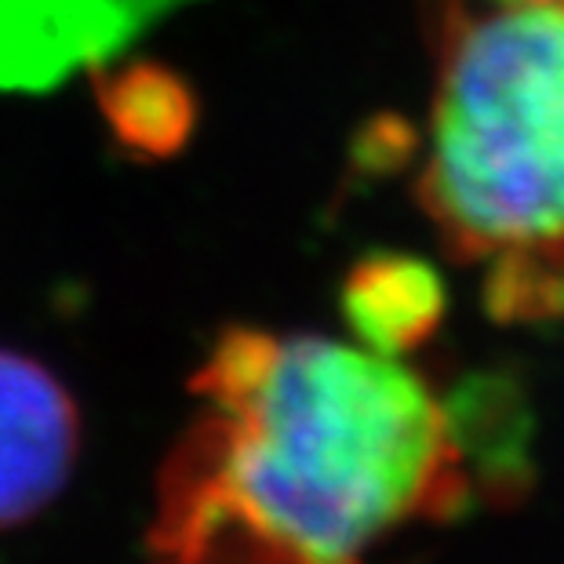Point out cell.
Masks as SVG:
<instances>
[{
    "label": "cell",
    "mask_w": 564,
    "mask_h": 564,
    "mask_svg": "<svg viewBox=\"0 0 564 564\" xmlns=\"http://www.w3.org/2000/svg\"><path fill=\"white\" fill-rule=\"evenodd\" d=\"M189 390L197 415L147 532L153 564H361L470 491L444 401L361 343L234 324Z\"/></svg>",
    "instance_id": "1"
},
{
    "label": "cell",
    "mask_w": 564,
    "mask_h": 564,
    "mask_svg": "<svg viewBox=\"0 0 564 564\" xmlns=\"http://www.w3.org/2000/svg\"><path fill=\"white\" fill-rule=\"evenodd\" d=\"M415 200L491 317L564 321V4L437 0Z\"/></svg>",
    "instance_id": "2"
},
{
    "label": "cell",
    "mask_w": 564,
    "mask_h": 564,
    "mask_svg": "<svg viewBox=\"0 0 564 564\" xmlns=\"http://www.w3.org/2000/svg\"><path fill=\"white\" fill-rule=\"evenodd\" d=\"M80 452V412L52 368L0 350V528L33 521L63 496Z\"/></svg>",
    "instance_id": "3"
},
{
    "label": "cell",
    "mask_w": 564,
    "mask_h": 564,
    "mask_svg": "<svg viewBox=\"0 0 564 564\" xmlns=\"http://www.w3.org/2000/svg\"><path fill=\"white\" fill-rule=\"evenodd\" d=\"M339 306L357 343L382 357H404L437 332L448 295L426 259L368 251L346 273Z\"/></svg>",
    "instance_id": "4"
},
{
    "label": "cell",
    "mask_w": 564,
    "mask_h": 564,
    "mask_svg": "<svg viewBox=\"0 0 564 564\" xmlns=\"http://www.w3.org/2000/svg\"><path fill=\"white\" fill-rule=\"evenodd\" d=\"M95 106L128 158L167 161L197 128V99L186 77L153 58H102L88 66Z\"/></svg>",
    "instance_id": "5"
},
{
    "label": "cell",
    "mask_w": 564,
    "mask_h": 564,
    "mask_svg": "<svg viewBox=\"0 0 564 564\" xmlns=\"http://www.w3.org/2000/svg\"><path fill=\"white\" fill-rule=\"evenodd\" d=\"M488 4H564V0H488Z\"/></svg>",
    "instance_id": "6"
}]
</instances>
